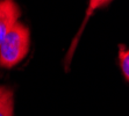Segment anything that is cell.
<instances>
[{
	"label": "cell",
	"mask_w": 129,
	"mask_h": 116,
	"mask_svg": "<svg viewBox=\"0 0 129 116\" xmlns=\"http://www.w3.org/2000/svg\"><path fill=\"white\" fill-rule=\"evenodd\" d=\"M6 87L4 86H0V101H1V99H3V95L5 94V92H6Z\"/></svg>",
	"instance_id": "obj_6"
},
{
	"label": "cell",
	"mask_w": 129,
	"mask_h": 116,
	"mask_svg": "<svg viewBox=\"0 0 129 116\" xmlns=\"http://www.w3.org/2000/svg\"><path fill=\"white\" fill-rule=\"evenodd\" d=\"M111 1L112 0H90L88 6H87V9H86V14H85V18H84V20H83V23H81V27H80V29H79L78 34H77V36H76L75 41L72 42L70 54H71V51L75 49V47H76V44H77V42H78V38H79V36H80L81 31L84 30L85 26H86V23H87V21H88V19L93 15V13L95 12V9H98L99 7H101V6H105V5H107V4L111 3Z\"/></svg>",
	"instance_id": "obj_3"
},
{
	"label": "cell",
	"mask_w": 129,
	"mask_h": 116,
	"mask_svg": "<svg viewBox=\"0 0 129 116\" xmlns=\"http://www.w3.org/2000/svg\"><path fill=\"white\" fill-rule=\"evenodd\" d=\"M30 34L24 24L18 23L11 29L0 47V66L12 68L27 56L29 51Z\"/></svg>",
	"instance_id": "obj_1"
},
{
	"label": "cell",
	"mask_w": 129,
	"mask_h": 116,
	"mask_svg": "<svg viewBox=\"0 0 129 116\" xmlns=\"http://www.w3.org/2000/svg\"><path fill=\"white\" fill-rule=\"evenodd\" d=\"M119 62L121 71L129 83V49H127L123 44L119 45Z\"/></svg>",
	"instance_id": "obj_5"
},
{
	"label": "cell",
	"mask_w": 129,
	"mask_h": 116,
	"mask_svg": "<svg viewBox=\"0 0 129 116\" xmlns=\"http://www.w3.org/2000/svg\"><path fill=\"white\" fill-rule=\"evenodd\" d=\"M14 113V96L12 89L7 88L0 101V116H13Z\"/></svg>",
	"instance_id": "obj_4"
},
{
	"label": "cell",
	"mask_w": 129,
	"mask_h": 116,
	"mask_svg": "<svg viewBox=\"0 0 129 116\" xmlns=\"http://www.w3.org/2000/svg\"><path fill=\"white\" fill-rule=\"evenodd\" d=\"M20 8L14 0H0V47L4 38L19 22Z\"/></svg>",
	"instance_id": "obj_2"
}]
</instances>
